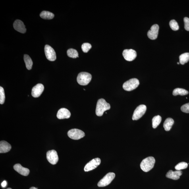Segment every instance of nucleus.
Masks as SVG:
<instances>
[{
	"instance_id": "f257e3e1",
	"label": "nucleus",
	"mask_w": 189,
	"mask_h": 189,
	"mask_svg": "<svg viewBox=\"0 0 189 189\" xmlns=\"http://www.w3.org/2000/svg\"><path fill=\"white\" fill-rule=\"evenodd\" d=\"M110 109L111 105L106 102L105 99H99L97 104L96 115L98 116H102L104 112Z\"/></svg>"
},
{
	"instance_id": "f03ea898",
	"label": "nucleus",
	"mask_w": 189,
	"mask_h": 189,
	"mask_svg": "<svg viewBox=\"0 0 189 189\" xmlns=\"http://www.w3.org/2000/svg\"><path fill=\"white\" fill-rule=\"evenodd\" d=\"M155 159L153 157H149L144 159L140 165L141 169L143 171L148 172L152 169L154 166Z\"/></svg>"
},
{
	"instance_id": "7ed1b4c3",
	"label": "nucleus",
	"mask_w": 189,
	"mask_h": 189,
	"mask_svg": "<svg viewBox=\"0 0 189 189\" xmlns=\"http://www.w3.org/2000/svg\"><path fill=\"white\" fill-rule=\"evenodd\" d=\"M92 76L88 72H82L78 74L77 81L78 84L82 86H86L91 81Z\"/></svg>"
},
{
	"instance_id": "20e7f679",
	"label": "nucleus",
	"mask_w": 189,
	"mask_h": 189,
	"mask_svg": "<svg viewBox=\"0 0 189 189\" xmlns=\"http://www.w3.org/2000/svg\"><path fill=\"white\" fill-rule=\"evenodd\" d=\"M140 84V82L137 78L131 79L125 82L123 86L124 90L127 91H131L134 90Z\"/></svg>"
},
{
	"instance_id": "39448f33",
	"label": "nucleus",
	"mask_w": 189,
	"mask_h": 189,
	"mask_svg": "<svg viewBox=\"0 0 189 189\" xmlns=\"http://www.w3.org/2000/svg\"><path fill=\"white\" fill-rule=\"evenodd\" d=\"M115 174L114 173H108L99 181L98 183L99 187H103L107 186L111 183L114 179Z\"/></svg>"
},
{
	"instance_id": "423d86ee",
	"label": "nucleus",
	"mask_w": 189,
	"mask_h": 189,
	"mask_svg": "<svg viewBox=\"0 0 189 189\" xmlns=\"http://www.w3.org/2000/svg\"><path fill=\"white\" fill-rule=\"evenodd\" d=\"M68 135L70 138L74 140H78L85 136L84 133L82 130L74 128L69 131Z\"/></svg>"
},
{
	"instance_id": "0eeeda50",
	"label": "nucleus",
	"mask_w": 189,
	"mask_h": 189,
	"mask_svg": "<svg viewBox=\"0 0 189 189\" xmlns=\"http://www.w3.org/2000/svg\"><path fill=\"white\" fill-rule=\"evenodd\" d=\"M146 107L144 105H139L135 110L132 119L133 120H138L144 115L146 111Z\"/></svg>"
},
{
	"instance_id": "6e6552de",
	"label": "nucleus",
	"mask_w": 189,
	"mask_h": 189,
	"mask_svg": "<svg viewBox=\"0 0 189 189\" xmlns=\"http://www.w3.org/2000/svg\"><path fill=\"white\" fill-rule=\"evenodd\" d=\"M45 53L47 59L50 61H55L56 60V54L53 48L49 45H45Z\"/></svg>"
},
{
	"instance_id": "1a4fd4ad",
	"label": "nucleus",
	"mask_w": 189,
	"mask_h": 189,
	"mask_svg": "<svg viewBox=\"0 0 189 189\" xmlns=\"http://www.w3.org/2000/svg\"><path fill=\"white\" fill-rule=\"evenodd\" d=\"M101 159L99 158L93 159L87 164L84 168L85 172H88L96 169L101 164Z\"/></svg>"
},
{
	"instance_id": "9d476101",
	"label": "nucleus",
	"mask_w": 189,
	"mask_h": 189,
	"mask_svg": "<svg viewBox=\"0 0 189 189\" xmlns=\"http://www.w3.org/2000/svg\"><path fill=\"white\" fill-rule=\"evenodd\" d=\"M123 55L126 61H131L136 59L137 54L136 51L134 49H126L123 52Z\"/></svg>"
},
{
	"instance_id": "9b49d317",
	"label": "nucleus",
	"mask_w": 189,
	"mask_h": 189,
	"mask_svg": "<svg viewBox=\"0 0 189 189\" xmlns=\"http://www.w3.org/2000/svg\"><path fill=\"white\" fill-rule=\"evenodd\" d=\"M47 158L48 161L52 164H56L59 161L57 152L55 150L48 151L47 153Z\"/></svg>"
},
{
	"instance_id": "f8f14e48",
	"label": "nucleus",
	"mask_w": 189,
	"mask_h": 189,
	"mask_svg": "<svg viewBox=\"0 0 189 189\" xmlns=\"http://www.w3.org/2000/svg\"><path fill=\"white\" fill-rule=\"evenodd\" d=\"M159 30V26L158 25L155 24L152 26L148 32H147V36L148 38L151 40H155L157 38L158 36Z\"/></svg>"
},
{
	"instance_id": "ddd939ff",
	"label": "nucleus",
	"mask_w": 189,
	"mask_h": 189,
	"mask_svg": "<svg viewBox=\"0 0 189 189\" xmlns=\"http://www.w3.org/2000/svg\"><path fill=\"white\" fill-rule=\"evenodd\" d=\"M44 89V87L42 84H38L33 87L32 90V95L35 98L40 96Z\"/></svg>"
},
{
	"instance_id": "4468645a",
	"label": "nucleus",
	"mask_w": 189,
	"mask_h": 189,
	"mask_svg": "<svg viewBox=\"0 0 189 189\" xmlns=\"http://www.w3.org/2000/svg\"><path fill=\"white\" fill-rule=\"evenodd\" d=\"M13 27L16 30L22 34H24L26 32L25 26L21 20H16L14 22Z\"/></svg>"
},
{
	"instance_id": "2eb2a0df",
	"label": "nucleus",
	"mask_w": 189,
	"mask_h": 189,
	"mask_svg": "<svg viewBox=\"0 0 189 189\" xmlns=\"http://www.w3.org/2000/svg\"><path fill=\"white\" fill-rule=\"evenodd\" d=\"M71 114L67 109L62 108L58 111L57 117L59 119H68L70 117Z\"/></svg>"
},
{
	"instance_id": "dca6fc26",
	"label": "nucleus",
	"mask_w": 189,
	"mask_h": 189,
	"mask_svg": "<svg viewBox=\"0 0 189 189\" xmlns=\"http://www.w3.org/2000/svg\"><path fill=\"white\" fill-rule=\"evenodd\" d=\"M13 168L16 171L23 176H28L30 173V171L28 169L23 167L21 165L19 164H16L14 165Z\"/></svg>"
},
{
	"instance_id": "f3484780",
	"label": "nucleus",
	"mask_w": 189,
	"mask_h": 189,
	"mask_svg": "<svg viewBox=\"0 0 189 189\" xmlns=\"http://www.w3.org/2000/svg\"><path fill=\"white\" fill-rule=\"evenodd\" d=\"M182 174V172L181 171L176 170L173 171L172 170H170L166 174V177L172 179L177 180L179 179Z\"/></svg>"
},
{
	"instance_id": "a211bd4d",
	"label": "nucleus",
	"mask_w": 189,
	"mask_h": 189,
	"mask_svg": "<svg viewBox=\"0 0 189 189\" xmlns=\"http://www.w3.org/2000/svg\"><path fill=\"white\" fill-rule=\"evenodd\" d=\"M11 149V145L5 141H1L0 142V153H5L9 152Z\"/></svg>"
},
{
	"instance_id": "6ab92c4d",
	"label": "nucleus",
	"mask_w": 189,
	"mask_h": 189,
	"mask_svg": "<svg viewBox=\"0 0 189 189\" xmlns=\"http://www.w3.org/2000/svg\"><path fill=\"white\" fill-rule=\"evenodd\" d=\"M174 123V120L172 118H168L164 122L163 126L166 131H169L172 127Z\"/></svg>"
},
{
	"instance_id": "aec40b11",
	"label": "nucleus",
	"mask_w": 189,
	"mask_h": 189,
	"mask_svg": "<svg viewBox=\"0 0 189 189\" xmlns=\"http://www.w3.org/2000/svg\"><path fill=\"white\" fill-rule=\"evenodd\" d=\"M24 59L27 69L29 70H31L32 67L33 62L30 56L25 55Z\"/></svg>"
},
{
	"instance_id": "412c9836",
	"label": "nucleus",
	"mask_w": 189,
	"mask_h": 189,
	"mask_svg": "<svg viewBox=\"0 0 189 189\" xmlns=\"http://www.w3.org/2000/svg\"><path fill=\"white\" fill-rule=\"evenodd\" d=\"M188 91L186 90L185 89L180 88L174 89L173 92V95L175 96L178 95L184 96V95H188Z\"/></svg>"
},
{
	"instance_id": "4be33fe9",
	"label": "nucleus",
	"mask_w": 189,
	"mask_h": 189,
	"mask_svg": "<svg viewBox=\"0 0 189 189\" xmlns=\"http://www.w3.org/2000/svg\"><path fill=\"white\" fill-rule=\"evenodd\" d=\"M40 17L45 19H51L55 16L54 14L51 12L47 11H43L40 14Z\"/></svg>"
},
{
	"instance_id": "5701e85b",
	"label": "nucleus",
	"mask_w": 189,
	"mask_h": 189,
	"mask_svg": "<svg viewBox=\"0 0 189 189\" xmlns=\"http://www.w3.org/2000/svg\"><path fill=\"white\" fill-rule=\"evenodd\" d=\"M189 61V53L182 54L179 56L180 63L184 65Z\"/></svg>"
},
{
	"instance_id": "b1692460",
	"label": "nucleus",
	"mask_w": 189,
	"mask_h": 189,
	"mask_svg": "<svg viewBox=\"0 0 189 189\" xmlns=\"http://www.w3.org/2000/svg\"><path fill=\"white\" fill-rule=\"evenodd\" d=\"M162 118L160 116L157 115L155 116L152 120V127L154 128H156L161 121Z\"/></svg>"
},
{
	"instance_id": "393cba45",
	"label": "nucleus",
	"mask_w": 189,
	"mask_h": 189,
	"mask_svg": "<svg viewBox=\"0 0 189 189\" xmlns=\"http://www.w3.org/2000/svg\"><path fill=\"white\" fill-rule=\"evenodd\" d=\"M67 55L69 57L72 58H76L78 57V54L76 50L70 49L67 51Z\"/></svg>"
},
{
	"instance_id": "a878e982",
	"label": "nucleus",
	"mask_w": 189,
	"mask_h": 189,
	"mask_svg": "<svg viewBox=\"0 0 189 189\" xmlns=\"http://www.w3.org/2000/svg\"><path fill=\"white\" fill-rule=\"evenodd\" d=\"M188 163L184 162H182L178 164L175 167V169L178 171H180L182 170L186 169L188 167Z\"/></svg>"
},
{
	"instance_id": "bb28decb",
	"label": "nucleus",
	"mask_w": 189,
	"mask_h": 189,
	"mask_svg": "<svg viewBox=\"0 0 189 189\" xmlns=\"http://www.w3.org/2000/svg\"><path fill=\"white\" fill-rule=\"evenodd\" d=\"M169 25L170 28L173 31H177L179 29V26L178 25V23L175 20L170 21Z\"/></svg>"
},
{
	"instance_id": "cd10ccee",
	"label": "nucleus",
	"mask_w": 189,
	"mask_h": 189,
	"mask_svg": "<svg viewBox=\"0 0 189 189\" xmlns=\"http://www.w3.org/2000/svg\"><path fill=\"white\" fill-rule=\"evenodd\" d=\"M5 101L4 90L2 87H0V104H3Z\"/></svg>"
},
{
	"instance_id": "c85d7f7f",
	"label": "nucleus",
	"mask_w": 189,
	"mask_h": 189,
	"mask_svg": "<svg viewBox=\"0 0 189 189\" xmlns=\"http://www.w3.org/2000/svg\"><path fill=\"white\" fill-rule=\"evenodd\" d=\"M92 46L90 43H84L82 45L81 48L83 52L84 53H87L90 50Z\"/></svg>"
},
{
	"instance_id": "c756f323",
	"label": "nucleus",
	"mask_w": 189,
	"mask_h": 189,
	"mask_svg": "<svg viewBox=\"0 0 189 189\" xmlns=\"http://www.w3.org/2000/svg\"><path fill=\"white\" fill-rule=\"evenodd\" d=\"M181 110L184 113H189V103L182 106L181 108Z\"/></svg>"
},
{
	"instance_id": "7c9ffc66",
	"label": "nucleus",
	"mask_w": 189,
	"mask_h": 189,
	"mask_svg": "<svg viewBox=\"0 0 189 189\" xmlns=\"http://www.w3.org/2000/svg\"><path fill=\"white\" fill-rule=\"evenodd\" d=\"M185 28L187 31H189V18L185 17L184 18Z\"/></svg>"
},
{
	"instance_id": "2f4dec72",
	"label": "nucleus",
	"mask_w": 189,
	"mask_h": 189,
	"mask_svg": "<svg viewBox=\"0 0 189 189\" xmlns=\"http://www.w3.org/2000/svg\"><path fill=\"white\" fill-rule=\"evenodd\" d=\"M7 185V182L6 181H4L1 184V186L3 188H4Z\"/></svg>"
},
{
	"instance_id": "473e14b6",
	"label": "nucleus",
	"mask_w": 189,
	"mask_h": 189,
	"mask_svg": "<svg viewBox=\"0 0 189 189\" xmlns=\"http://www.w3.org/2000/svg\"><path fill=\"white\" fill-rule=\"evenodd\" d=\"M30 189H38V188H35V187H32Z\"/></svg>"
},
{
	"instance_id": "72a5a7b5",
	"label": "nucleus",
	"mask_w": 189,
	"mask_h": 189,
	"mask_svg": "<svg viewBox=\"0 0 189 189\" xmlns=\"http://www.w3.org/2000/svg\"><path fill=\"white\" fill-rule=\"evenodd\" d=\"M177 64H178V65H179V64L180 63H179V62H177Z\"/></svg>"
},
{
	"instance_id": "f704fd0d",
	"label": "nucleus",
	"mask_w": 189,
	"mask_h": 189,
	"mask_svg": "<svg viewBox=\"0 0 189 189\" xmlns=\"http://www.w3.org/2000/svg\"><path fill=\"white\" fill-rule=\"evenodd\" d=\"M7 189H12L11 188H7Z\"/></svg>"
}]
</instances>
